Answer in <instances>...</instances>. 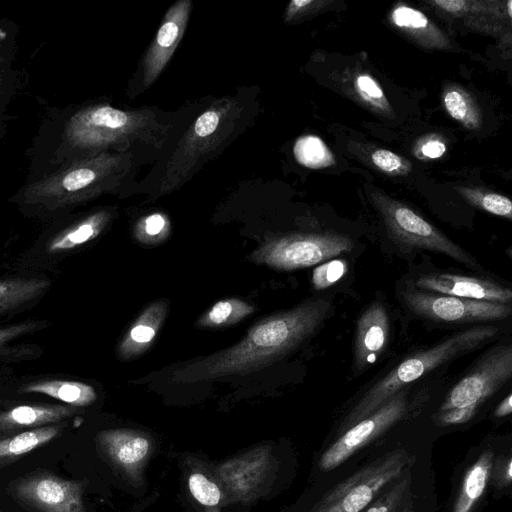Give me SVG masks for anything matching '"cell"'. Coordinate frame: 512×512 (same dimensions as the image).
Listing matches in <instances>:
<instances>
[{
    "label": "cell",
    "instance_id": "obj_5",
    "mask_svg": "<svg viewBox=\"0 0 512 512\" xmlns=\"http://www.w3.org/2000/svg\"><path fill=\"white\" fill-rule=\"evenodd\" d=\"M409 455L395 450L364 466L327 492L311 512H361L408 464Z\"/></svg>",
    "mask_w": 512,
    "mask_h": 512
},
{
    "label": "cell",
    "instance_id": "obj_29",
    "mask_svg": "<svg viewBox=\"0 0 512 512\" xmlns=\"http://www.w3.org/2000/svg\"><path fill=\"white\" fill-rule=\"evenodd\" d=\"M444 105L452 118L467 126H477L478 115L471 99L457 89H450L444 95Z\"/></svg>",
    "mask_w": 512,
    "mask_h": 512
},
{
    "label": "cell",
    "instance_id": "obj_43",
    "mask_svg": "<svg viewBox=\"0 0 512 512\" xmlns=\"http://www.w3.org/2000/svg\"><path fill=\"white\" fill-rule=\"evenodd\" d=\"M511 6H512V1H511V0H509V1L507 2V11H508V15H509V17H511V16H512V9H511L512 7H511Z\"/></svg>",
    "mask_w": 512,
    "mask_h": 512
},
{
    "label": "cell",
    "instance_id": "obj_36",
    "mask_svg": "<svg viewBox=\"0 0 512 512\" xmlns=\"http://www.w3.org/2000/svg\"><path fill=\"white\" fill-rule=\"evenodd\" d=\"M316 4L315 1L312 0H293L289 3L285 13V20L290 21L295 18L297 15L301 14L305 10Z\"/></svg>",
    "mask_w": 512,
    "mask_h": 512
},
{
    "label": "cell",
    "instance_id": "obj_37",
    "mask_svg": "<svg viewBox=\"0 0 512 512\" xmlns=\"http://www.w3.org/2000/svg\"><path fill=\"white\" fill-rule=\"evenodd\" d=\"M445 151V144L439 140H430L422 146V153L431 159L441 157Z\"/></svg>",
    "mask_w": 512,
    "mask_h": 512
},
{
    "label": "cell",
    "instance_id": "obj_12",
    "mask_svg": "<svg viewBox=\"0 0 512 512\" xmlns=\"http://www.w3.org/2000/svg\"><path fill=\"white\" fill-rule=\"evenodd\" d=\"M407 404L406 392L399 391L372 414L349 427L322 454L320 468L329 471L338 467L355 452L378 438L404 416Z\"/></svg>",
    "mask_w": 512,
    "mask_h": 512
},
{
    "label": "cell",
    "instance_id": "obj_6",
    "mask_svg": "<svg viewBox=\"0 0 512 512\" xmlns=\"http://www.w3.org/2000/svg\"><path fill=\"white\" fill-rule=\"evenodd\" d=\"M353 241L338 233H297L269 239L251 254V259L273 269L307 268L350 252Z\"/></svg>",
    "mask_w": 512,
    "mask_h": 512
},
{
    "label": "cell",
    "instance_id": "obj_35",
    "mask_svg": "<svg viewBox=\"0 0 512 512\" xmlns=\"http://www.w3.org/2000/svg\"><path fill=\"white\" fill-rule=\"evenodd\" d=\"M496 480L501 486L509 485L512 478V460L510 457L501 460L496 468Z\"/></svg>",
    "mask_w": 512,
    "mask_h": 512
},
{
    "label": "cell",
    "instance_id": "obj_21",
    "mask_svg": "<svg viewBox=\"0 0 512 512\" xmlns=\"http://www.w3.org/2000/svg\"><path fill=\"white\" fill-rule=\"evenodd\" d=\"M66 422L0 436V468L58 437Z\"/></svg>",
    "mask_w": 512,
    "mask_h": 512
},
{
    "label": "cell",
    "instance_id": "obj_10",
    "mask_svg": "<svg viewBox=\"0 0 512 512\" xmlns=\"http://www.w3.org/2000/svg\"><path fill=\"white\" fill-rule=\"evenodd\" d=\"M110 218L108 211L101 210L67 223L56 231L47 232L26 252L24 266L32 267L31 269H48L50 264H56L57 261L67 258L83 245L96 239Z\"/></svg>",
    "mask_w": 512,
    "mask_h": 512
},
{
    "label": "cell",
    "instance_id": "obj_17",
    "mask_svg": "<svg viewBox=\"0 0 512 512\" xmlns=\"http://www.w3.org/2000/svg\"><path fill=\"white\" fill-rule=\"evenodd\" d=\"M78 408L60 403L0 405V436L66 422Z\"/></svg>",
    "mask_w": 512,
    "mask_h": 512
},
{
    "label": "cell",
    "instance_id": "obj_15",
    "mask_svg": "<svg viewBox=\"0 0 512 512\" xmlns=\"http://www.w3.org/2000/svg\"><path fill=\"white\" fill-rule=\"evenodd\" d=\"M421 291L450 295L471 300L510 305L512 291L490 280L451 273L421 275L416 281Z\"/></svg>",
    "mask_w": 512,
    "mask_h": 512
},
{
    "label": "cell",
    "instance_id": "obj_26",
    "mask_svg": "<svg viewBox=\"0 0 512 512\" xmlns=\"http://www.w3.org/2000/svg\"><path fill=\"white\" fill-rule=\"evenodd\" d=\"M294 155L300 164L313 169L327 167L335 162L325 143L314 135L299 138L294 146Z\"/></svg>",
    "mask_w": 512,
    "mask_h": 512
},
{
    "label": "cell",
    "instance_id": "obj_32",
    "mask_svg": "<svg viewBox=\"0 0 512 512\" xmlns=\"http://www.w3.org/2000/svg\"><path fill=\"white\" fill-rule=\"evenodd\" d=\"M346 272V263L342 260L326 262L313 270L312 283L315 289L322 290L338 281Z\"/></svg>",
    "mask_w": 512,
    "mask_h": 512
},
{
    "label": "cell",
    "instance_id": "obj_22",
    "mask_svg": "<svg viewBox=\"0 0 512 512\" xmlns=\"http://www.w3.org/2000/svg\"><path fill=\"white\" fill-rule=\"evenodd\" d=\"M493 451L484 450L466 471L453 512H471L482 497L493 467Z\"/></svg>",
    "mask_w": 512,
    "mask_h": 512
},
{
    "label": "cell",
    "instance_id": "obj_16",
    "mask_svg": "<svg viewBox=\"0 0 512 512\" xmlns=\"http://www.w3.org/2000/svg\"><path fill=\"white\" fill-rule=\"evenodd\" d=\"M390 323L381 302L370 304L357 321L354 349V369L361 372L378 360L384 352Z\"/></svg>",
    "mask_w": 512,
    "mask_h": 512
},
{
    "label": "cell",
    "instance_id": "obj_19",
    "mask_svg": "<svg viewBox=\"0 0 512 512\" xmlns=\"http://www.w3.org/2000/svg\"><path fill=\"white\" fill-rule=\"evenodd\" d=\"M168 311L165 299L151 303L137 318L118 346V356L129 360L149 349Z\"/></svg>",
    "mask_w": 512,
    "mask_h": 512
},
{
    "label": "cell",
    "instance_id": "obj_8",
    "mask_svg": "<svg viewBox=\"0 0 512 512\" xmlns=\"http://www.w3.org/2000/svg\"><path fill=\"white\" fill-rule=\"evenodd\" d=\"M143 120L139 113L108 105L89 106L76 112L66 123L65 143L80 150L102 148L136 132Z\"/></svg>",
    "mask_w": 512,
    "mask_h": 512
},
{
    "label": "cell",
    "instance_id": "obj_34",
    "mask_svg": "<svg viewBox=\"0 0 512 512\" xmlns=\"http://www.w3.org/2000/svg\"><path fill=\"white\" fill-rule=\"evenodd\" d=\"M356 86L367 99H382L384 94L379 84L369 75H360L356 80Z\"/></svg>",
    "mask_w": 512,
    "mask_h": 512
},
{
    "label": "cell",
    "instance_id": "obj_1",
    "mask_svg": "<svg viewBox=\"0 0 512 512\" xmlns=\"http://www.w3.org/2000/svg\"><path fill=\"white\" fill-rule=\"evenodd\" d=\"M331 310L329 300L312 299L266 317L237 344L174 371L171 381L193 383L261 370L309 338Z\"/></svg>",
    "mask_w": 512,
    "mask_h": 512
},
{
    "label": "cell",
    "instance_id": "obj_13",
    "mask_svg": "<svg viewBox=\"0 0 512 512\" xmlns=\"http://www.w3.org/2000/svg\"><path fill=\"white\" fill-rule=\"evenodd\" d=\"M7 391L18 396H44L75 408L87 407L97 399L95 388L83 381L56 375H37L11 380Z\"/></svg>",
    "mask_w": 512,
    "mask_h": 512
},
{
    "label": "cell",
    "instance_id": "obj_20",
    "mask_svg": "<svg viewBox=\"0 0 512 512\" xmlns=\"http://www.w3.org/2000/svg\"><path fill=\"white\" fill-rule=\"evenodd\" d=\"M98 442L114 463L127 470L137 467L150 449L149 439L136 431H103L98 436Z\"/></svg>",
    "mask_w": 512,
    "mask_h": 512
},
{
    "label": "cell",
    "instance_id": "obj_11",
    "mask_svg": "<svg viewBox=\"0 0 512 512\" xmlns=\"http://www.w3.org/2000/svg\"><path fill=\"white\" fill-rule=\"evenodd\" d=\"M11 493L33 512H85L81 483L49 472L17 479Z\"/></svg>",
    "mask_w": 512,
    "mask_h": 512
},
{
    "label": "cell",
    "instance_id": "obj_4",
    "mask_svg": "<svg viewBox=\"0 0 512 512\" xmlns=\"http://www.w3.org/2000/svg\"><path fill=\"white\" fill-rule=\"evenodd\" d=\"M512 376V345L494 347L448 393L439 408L442 425L469 421Z\"/></svg>",
    "mask_w": 512,
    "mask_h": 512
},
{
    "label": "cell",
    "instance_id": "obj_28",
    "mask_svg": "<svg viewBox=\"0 0 512 512\" xmlns=\"http://www.w3.org/2000/svg\"><path fill=\"white\" fill-rule=\"evenodd\" d=\"M170 223L161 213H154L141 219L135 226V237L144 244H158L166 239Z\"/></svg>",
    "mask_w": 512,
    "mask_h": 512
},
{
    "label": "cell",
    "instance_id": "obj_40",
    "mask_svg": "<svg viewBox=\"0 0 512 512\" xmlns=\"http://www.w3.org/2000/svg\"><path fill=\"white\" fill-rule=\"evenodd\" d=\"M8 39V32L0 26V52L2 51L4 45L6 44Z\"/></svg>",
    "mask_w": 512,
    "mask_h": 512
},
{
    "label": "cell",
    "instance_id": "obj_44",
    "mask_svg": "<svg viewBox=\"0 0 512 512\" xmlns=\"http://www.w3.org/2000/svg\"><path fill=\"white\" fill-rule=\"evenodd\" d=\"M0 512H3V511L0 510Z\"/></svg>",
    "mask_w": 512,
    "mask_h": 512
},
{
    "label": "cell",
    "instance_id": "obj_25",
    "mask_svg": "<svg viewBox=\"0 0 512 512\" xmlns=\"http://www.w3.org/2000/svg\"><path fill=\"white\" fill-rule=\"evenodd\" d=\"M255 311L254 306L238 298L220 300L197 321L200 327L217 328L236 324Z\"/></svg>",
    "mask_w": 512,
    "mask_h": 512
},
{
    "label": "cell",
    "instance_id": "obj_31",
    "mask_svg": "<svg viewBox=\"0 0 512 512\" xmlns=\"http://www.w3.org/2000/svg\"><path fill=\"white\" fill-rule=\"evenodd\" d=\"M188 486L192 496L202 505L216 506L221 500L219 487L201 473L189 476Z\"/></svg>",
    "mask_w": 512,
    "mask_h": 512
},
{
    "label": "cell",
    "instance_id": "obj_42",
    "mask_svg": "<svg viewBox=\"0 0 512 512\" xmlns=\"http://www.w3.org/2000/svg\"><path fill=\"white\" fill-rule=\"evenodd\" d=\"M3 84H4V70H3L2 66L0 65V93L3 88Z\"/></svg>",
    "mask_w": 512,
    "mask_h": 512
},
{
    "label": "cell",
    "instance_id": "obj_24",
    "mask_svg": "<svg viewBox=\"0 0 512 512\" xmlns=\"http://www.w3.org/2000/svg\"><path fill=\"white\" fill-rule=\"evenodd\" d=\"M393 23L408 32L423 44L429 46L446 45L442 34L432 25L424 13L408 6H398L391 15Z\"/></svg>",
    "mask_w": 512,
    "mask_h": 512
},
{
    "label": "cell",
    "instance_id": "obj_38",
    "mask_svg": "<svg viewBox=\"0 0 512 512\" xmlns=\"http://www.w3.org/2000/svg\"><path fill=\"white\" fill-rule=\"evenodd\" d=\"M433 4L450 13H459L464 11L468 2L463 0H435Z\"/></svg>",
    "mask_w": 512,
    "mask_h": 512
},
{
    "label": "cell",
    "instance_id": "obj_9",
    "mask_svg": "<svg viewBox=\"0 0 512 512\" xmlns=\"http://www.w3.org/2000/svg\"><path fill=\"white\" fill-rule=\"evenodd\" d=\"M406 306L418 316L443 323H474L508 318L511 306L408 289L401 293Z\"/></svg>",
    "mask_w": 512,
    "mask_h": 512
},
{
    "label": "cell",
    "instance_id": "obj_30",
    "mask_svg": "<svg viewBox=\"0 0 512 512\" xmlns=\"http://www.w3.org/2000/svg\"><path fill=\"white\" fill-rule=\"evenodd\" d=\"M463 194L474 205L489 212L493 215L512 218V203L511 200L503 195L497 193L481 194L472 190H463Z\"/></svg>",
    "mask_w": 512,
    "mask_h": 512
},
{
    "label": "cell",
    "instance_id": "obj_39",
    "mask_svg": "<svg viewBox=\"0 0 512 512\" xmlns=\"http://www.w3.org/2000/svg\"><path fill=\"white\" fill-rule=\"evenodd\" d=\"M512 395L509 393L506 398H504L498 407L495 410L496 417H504L509 415L512 412Z\"/></svg>",
    "mask_w": 512,
    "mask_h": 512
},
{
    "label": "cell",
    "instance_id": "obj_3",
    "mask_svg": "<svg viewBox=\"0 0 512 512\" xmlns=\"http://www.w3.org/2000/svg\"><path fill=\"white\" fill-rule=\"evenodd\" d=\"M111 159L99 157L66 166L25 189L22 205L35 216L52 217L89 198L111 166Z\"/></svg>",
    "mask_w": 512,
    "mask_h": 512
},
{
    "label": "cell",
    "instance_id": "obj_18",
    "mask_svg": "<svg viewBox=\"0 0 512 512\" xmlns=\"http://www.w3.org/2000/svg\"><path fill=\"white\" fill-rule=\"evenodd\" d=\"M50 288L51 280L40 273L0 276V318L32 308Z\"/></svg>",
    "mask_w": 512,
    "mask_h": 512
},
{
    "label": "cell",
    "instance_id": "obj_41",
    "mask_svg": "<svg viewBox=\"0 0 512 512\" xmlns=\"http://www.w3.org/2000/svg\"><path fill=\"white\" fill-rule=\"evenodd\" d=\"M10 381L11 380L8 377L0 376V393L6 391Z\"/></svg>",
    "mask_w": 512,
    "mask_h": 512
},
{
    "label": "cell",
    "instance_id": "obj_23",
    "mask_svg": "<svg viewBox=\"0 0 512 512\" xmlns=\"http://www.w3.org/2000/svg\"><path fill=\"white\" fill-rule=\"evenodd\" d=\"M47 320L29 319L0 327V362H18L38 356L39 347L34 345L13 344L14 341L45 329Z\"/></svg>",
    "mask_w": 512,
    "mask_h": 512
},
{
    "label": "cell",
    "instance_id": "obj_14",
    "mask_svg": "<svg viewBox=\"0 0 512 512\" xmlns=\"http://www.w3.org/2000/svg\"><path fill=\"white\" fill-rule=\"evenodd\" d=\"M190 11L191 2L179 0L165 14L156 38L143 61L145 87L150 86L156 80L172 57L184 34Z\"/></svg>",
    "mask_w": 512,
    "mask_h": 512
},
{
    "label": "cell",
    "instance_id": "obj_7",
    "mask_svg": "<svg viewBox=\"0 0 512 512\" xmlns=\"http://www.w3.org/2000/svg\"><path fill=\"white\" fill-rule=\"evenodd\" d=\"M377 206L395 241L407 247L444 254L471 268L479 267L467 251L409 207L386 198L377 199Z\"/></svg>",
    "mask_w": 512,
    "mask_h": 512
},
{
    "label": "cell",
    "instance_id": "obj_33",
    "mask_svg": "<svg viewBox=\"0 0 512 512\" xmlns=\"http://www.w3.org/2000/svg\"><path fill=\"white\" fill-rule=\"evenodd\" d=\"M371 159L376 167L388 173L398 172L403 168L402 158L389 150L378 149L372 153Z\"/></svg>",
    "mask_w": 512,
    "mask_h": 512
},
{
    "label": "cell",
    "instance_id": "obj_2",
    "mask_svg": "<svg viewBox=\"0 0 512 512\" xmlns=\"http://www.w3.org/2000/svg\"><path fill=\"white\" fill-rule=\"evenodd\" d=\"M498 332L495 326H475L404 359L370 387L349 412L342 427L349 428L366 418L408 384L436 367L474 351L493 339Z\"/></svg>",
    "mask_w": 512,
    "mask_h": 512
},
{
    "label": "cell",
    "instance_id": "obj_27",
    "mask_svg": "<svg viewBox=\"0 0 512 512\" xmlns=\"http://www.w3.org/2000/svg\"><path fill=\"white\" fill-rule=\"evenodd\" d=\"M410 507V477L405 474L364 512H409Z\"/></svg>",
    "mask_w": 512,
    "mask_h": 512
}]
</instances>
